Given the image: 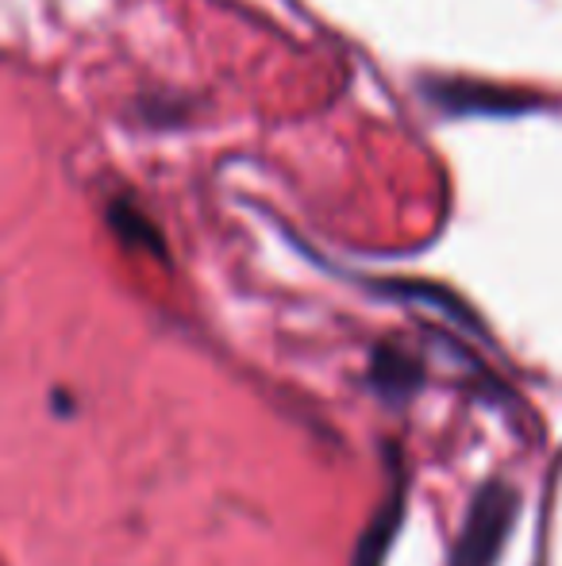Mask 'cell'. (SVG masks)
Wrapping results in <instances>:
<instances>
[{
	"instance_id": "1",
	"label": "cell",
	"mask_w": 562,
	"mask_h": 566,
	"mask_svg": "<svg viewBox=\"0 0 562 566\" xmlns=\"http://www.w3.org/2000/svg\"><path fill=\"white\" fill-rule=\"evenodd\" d=\"M517 490L505 482H486L470 501V513H466V528L463 539L455 547V563L450 566H494L497 555H501L505 539L512 532V521H517Z\"/></svg>"
},
{
	"instance_id": "2",
	"label": "cell",
	"mask_w": 562,
	"mask_h": 566,
	"mask_svg": "<svg viewBox=\"0 0 562 566\" xmlns=\"http://www.w3.org/2000/svg\"><path fill=\"white\" fill-rule=\"evenodd\" d=\"M401 509H405V490H401V485H393L390 501L378 509L374 524H370V532L362 536L359 555H354V566H382L385 552H390V544H393V536H397Z\"/></svg>"
}]
</instances>
